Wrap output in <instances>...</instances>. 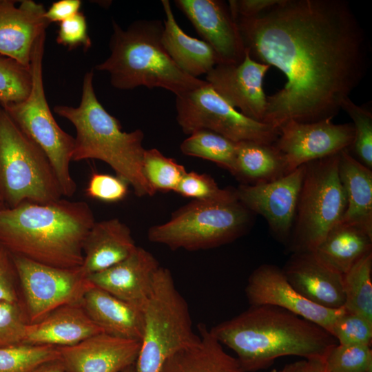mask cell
Listing matches in <instances>:
<instances>
[{
	"label": "cell",
	"instance_id": "1",
	"mask_svg": "<svg viewBox=\"0 0 372 372\" xmlns=\"http://www.w3.org/2000/svg\"><path fill=\"white\" fill-rule=\"evenodd\" d=\"M249 56L286 83L267 96L263 123L333 118L370 64L365 32L344 0H280L259 15L236 18Z\"/></svg>",
	"mask_w": 372,
	"mask_h": 372
},
{
	"label": "cell",
	"instance_id": "2",
	"mask_svg": "<svg viewBox=\"0 0 372 372\" xmlns=\"http://www.w3.org/2000/svg\"><path fill=\"white\" fill-rule=\"evenodd\" d=\"M222 344L235 352L247 372L266 369L280 357L324 359L338 344L320 326L273 305H250L246 311L209 329Z\"/></svg>",
	"mask_w": 372,
	"mask_h": 372
},
{
	"label": "cell",
	"instance_id": "3",
	"mask_svg": "<svg viewBox=\"0 0 372 372\" xmlns=\"http://www.w3.org/2000/svg\"><path fill=\"white\" fill-rule=\"evenodd\" d=\"M95 222L84 201L24 202L0 210V244L13 255L76 268L83 264V241Z\"/></svg>",
	"mask_w": 372,
	"mask_h": 372
},
{
	"label": "cell",
	"instance_id": "4",
	"mask_svg": "<svg viewBox=\"0 0 372 372\" xmlns=\"http://www.w3.org/2000/svg\"><path fill=\"white\" fill-rule=\"evenodd\" d=\"M94 70L84 75L77 107L56 105L54 111L76 130L72 161L97 159L110 165L138 197L153 196L156 191L145 179L142 163L145 149L141 130H122L119 121L99 101L93 85Z\"/></svg>",
	"mask_w": 372,
	"mask_h": 372
},
{
	"label": "cell",
	"instance_id": "5",
	"mask_svg": "<svg viewBox=\"0 0 372 372\" xmlns=\"http://www.w3.org/2000/svg\"><path fill=\"white\" fill-rule=\"evenodd\" d=\"M112 25L110 54L94 69L107 72L114 87H161L176 96L207 83L184 72L167 54L162 43L161 21L140 19L124 30L112 20Z\"/></svg>",
	"mask_w": 372,
	"mask_h": 372
},
{
	"label": "cell",
	"instance_id": "6",
	"mask_svg": "<svg viewBox=\"0 0 372 372\" xmlns=\"http://www.w3.org/2000/svg\"><path fill=\"white\" fill-rule=\"evenodd\" d=\"M0 196L6 207L24 202L48 203L63 192L43 149L0 105Z\"/></svg>",
	"mask_w": 372,
	"mask_h": 372
},
{
	"label": "cell",
	"instance_id": "7",
	"mask_svg": "<svg viewBox=\"0 0 372 372\" xmlns=\"http://www.w3.org/2000/svg\"><path fill=\"white\" fill-rule=\"evenodd\" d=\"M254 215L238 200H194L174 212L167 222L150 227L147 238L173 250L214 248L244 235L253 225Z\"/></svg>",
	"mask_w": 372,
	"mask_h": 372
},
{
	"label": "cell",
	"instance_id": "8",
	"mask_svg": "<svg viewBox=\"0 0 372 372\" xmlns=\"http://www.w3.org/2000/svg\"><path fill=\"white\" fill-rule=\"evenodd\" d=\"M143 331L135 372H160L165 360L198 336L192 329L187 303L169 269L160 267L143 309Z\"/></svg>",
	"mask_w": 372,
	"mask_h": 372
},
{
	"label": "cell",
	"instance_id": "9",
	"mask_svg": "<svg viewBox=\"0 0 372 372\" xmlns=\"http://www.w3.org/2000/svg\"><path fill=\"white\" fill-rule=\"evenodd\" d=\"M339 154L305 164L294 223L287 247L313 251L342 218L347 207L338 175Z\"/></svg>",
	"mask_w": 372,
	"mask_h": 372
},
{
	"label": "cell",
	"instance_id": "10",
	"mask_svg": "<svg viewBox=\"0 0 372 372\" xmlns=\"http://www.w3.org/2000/svg\"><path fill=\"white\" fill-rule=\"evenodd\" d=\"M46 32L34 44L31 61L32 87L28 96L18 103L2 106L16 125L48 157L63 196L72 197L76 184L70 172L74 138L61 128L54 118L44 90L43 59Z\"/></svg>",
	"mask_w": 372,
	"mask_h": 372
},
{
	"label": "cell",
	"instance_id": "11",
	"mask_svg": "<svg viewBox=\"0 0 372 372\" xmlns=\"http://www.w3.org/2000/svg\"><path fill=\"white\" fill-rule=\"evenodd\" d=\"M176 121L183 132L190 135L206 130L235 143L254 141L273 145L279 128L253 120L230 105L207 82L176 96Z\"/></svg>",
	"mask_w": 372,
	"mask_h": 372
},
{
	"label": "cell",
	"instance_id": "12",
	"mask_svg": "<svg viewBox=\"0 0 372 372\" xmlns=\"http://www.w3.org/2000/svg\"><path fill=\"white\" fill-rule=\"evenodd\" d=\"M21 302L29 323L40 321L56 309L81 302L93 285L81 266L60 268L12 254Z\"/></svg>",
	"mask_w": 372,
	"mask_h": 372
},
{
	"label": "cell",
	"instance_id": "13",
	"mask_svg": "<svg viewBox=\"0 0 372 372\" xmlns=\"http://www.w3.org/2000/svg\"><path fill=\"white\" fill-rule=\"evenodd\" d=\"M279 131L273 145L284 156L289 173L309 162L349 150L355 136L352 123L335 124L332 118L311 123L290 120Z\"/></svg>",
	"mask_w": 372,
	"mask_h": 372
},
{
	"label": "cell",
	"instance_id": "14",
	"mask_svg": "<svg viewBox=\"0 0 372 372\" xmlns=\"http://www.w3.org/2000/svg\"><path fill=\"white\" fill-rule=\"evenodd\" d=\"M304 172L305 164L277 180L241 184L235 189L238 201L262 216L274 237L285 245L291 234Z\"/></svg>",
	"mask_w": 372,
	"mask_h": 372
},
{
	"label": "cell",
	"instance_id": "15",
	"mask_svg": "<svg viewBox=\"0 0 372 372\" xmlns=\"http://www.w3.org/2000/svg\"><path fill=\"white\" fill-rule=\"evenodd\" d=\"M245 294L250 305H273L285 309L320 326L331 333L336 318L344 307L331 309L304 298L287 280L281 268L262 264L248 278Z\"/></svg>",
	"mask_w": 372,
	"mask_h": 372
},
{
	"label": "cell",
	"instance_id": "16",
	"mask_svg": "<svg viewBox=\"0 0 372 372\" xmlns=\"http://www.w3.org/2000/svg\"><path fill=\"white\" fill-rule=\"evenodd\" d=\"M270 66L254 60L245 49L239 63H220L211 69L205 80L214 91L240 113L263 123L267 96L262 87Z\"/></svg>",
	"mask_w": 372,
	"mask_h": 372
},
{
	"label": "cell",
	"instance_id": "17",
	"mask_svg": "<svg viewBox=\"0 0 372 372\" xmlns=\"http://www.w3.org/2000/svg\"><path fill=\"white\" fill-rule=\"evenodd\" d=\"M196 32L209 44L221 63H239L245 54V45L228 3L220 0H176Z\"/></svg>",
	"mask_w": 372,
	"mask_h": 372
},
{
	"label": "cell",
	"instance_id": "18",
	"mask_svg": "<svg viewBox=\"0 0 372 372\" xmlns=\"http://www.w3.org/2000/svg\"><path fill=\"white\" fill-rule=\"evenodd\" d=\"M140 345L138 340L101 333L57 348L59 361L68 372H123L135 364Z\"/></svg>",
	"mask_w": 372,
	"mask_h": 372
},
{
	"label": "cell",
	"instance_id": "19",
	"mask_svg": "<svg viewBox=\"0 0 372 372\" xmlns=\"http://www.w3.org/2000/svg\"><path fill=\"white\" fill-rule=\"evenodd\" d=\"M160 267L149 251L137 246L125 259L87 277L93 285L143 311Z\"/></svg>",
	"mask_w": 372,
	"mask_h": 372
},
{
	"label": "cell",
	"instance_id": "20",
	"mask_svg": "<svg viewBox=\"0 0 372 372\" xmlns=\"http://www.w3.org/2000/svg\"><path fill=\"white\" fill-rule=\"evenodd\" d=\"M0 0V54L30 66L32 50L38 37L50 24L46 9L32 0Z\"/></svg>",
	"mask_w": 372,
	"mask_h": 372
},
{
	"label": "cell",
	"instance_id": "21",
	"mask_svg": "<svg viewBox=\"0 0 372 372\" xmlns=\"http://www.w3.org/2000/svg\"><path fill=\"white\" fill-rule=\"evenodd\" d=\"M282 270L307 300L327 309L344 307L343 275L321 262L312 251L292 253Z\"/></svg>",
	"mask_w": 372,
	"mask_h": 372
},
{
	"label": "cell",
	"instance_id": "22",
	"mask_svg": "<svg viewBox=\"0 0 372 372\" xmlns=\"http://www.w3.org/2000/svg\"><path fill=\"white\" fill-rule=\"evenodd\" d=\"M104 333L89 317L81 303L66 304L37 322L26 326L23 344L66 347Z\"/></svg>",
	"mask_w": 372,
	"mask_h": 372
},
{
	"label": "cell",
	"instance_id": "23",
	"mask_svg": "<svg viewBox=\"0 0 372 372\" xmlns=\"http://www.w3.org/2000/svg\"><path fill=\"white\" fill-rule=\"evenodd\" d=\"M137 246L130 229L118 218L95 222L83 244L81 269L88 276L127 258Z\"/></svg>",
	"mask_w": 372,
	"mask_h": 372
},
{
	"label": "cell",
	"instance_id": "24",
	"mask_svg": "<svg viewBox=\"0 0 372 372\" xmlns=\"http://www.w3.org/2000/svg\"><path fill=\"white\" fill-rule=\"evenodd\" d=\"M81 304L104 333L141 341L143 311L94 285L85 293Z\"/></svg>",
	"mask_w": 372,
	"mask_h": 372
},
{
	"label": "cell",
	"instance_id": "25",
	"mask_svg": "<svg viewBox=\"0 0 372 372\" xmlns=\"http://www.w3.org/2000/svg\"><path fill=\"white\" fill-rule=\"evenodd\" d=\"M161 4L165 14L162 43L178 68L198 79L221 63L220 57L209 44L184 32L174 17L168 0H162Z\"/></svg>",
	"mask_w": 372,
	"mask_h": 372
},
{
	"label": "cell",
	"instance_id": "26",
	"mask_svg": "<svg viewBox=\"0 0 372 372\" xmlns=\"http://www.w3.org/2000/svg\"><path fill=\"white\" fill-rule=\"evenodd\" d=\"M198 338L169 356L160 372H247L204 324H198Z\"/></svg>",
	"mask_w": 372,
	"mask_h": 372
},
{
	"label": "cell",
	"instance_id": "27",
	"mask_svg": "<svg viewBox=\"0 0 372 372\" xmlns=\"http://www.w3.org/2000/svg\"><path fill=\"white\" fill-rule=\"evenodd\" d=\"M338 175L347 200L340 221L372 236V170L344 150L339 155Z\"/></svg>",
	"mask_w": 372,
	"mask_h": 372
},
{
	"label": "cell",
	"instance_id": "28",
	"mask_svg": "<svg viewBox=\"0 0 372 372\" xmlns=\"http://www.w3.org/2000/svg\"><path fill=\"white\" fill-rule=\"evenodd\" d=\"M371 250V235L340 221L312 252L324 265L343 275Z\"/></svg>",
	"mask_w": 372,
	"mask_h": 372
},
{
	"label": "cell",
	"instance_id": "29",
	"mask_svg": "<svg viewBox=\"0 0 372 372\" xmlns=\"http://www.w3.org/2000/svg\"><path fill=\"white\" fill-rule=\"evenodd\" d=\"M289 173L284 156L273 144L254 141L236 143L233 175L242 184L271 182Z\"/></svg>",
	"mask_w": 372,
	"mask_h": 372
},
{
	"label": "cell",
	"instance_id": "30",
	"mask_svg": "<svg viewBox=\"0 0 372 372\" xmlns=\"http://www.w3.org/2000/svg\"><path fill=\"white\" fill-rule=\"evenodd\" d=\"M372 252L343 274L344 309L372 322Z\"/></svg>",
	"mask_w": 372,
	"mask_h": 372
},
{
	"label": "cell",
	"instance_id": "31",
	"mask_svg": "<svg viewBox=\"0 0 372 372\" xmlns=\"http://www.w3.org/2000/svg\"><path fill=\"white\" fill-rule=\"evenodd\" d=\"M183 154L208 160L234 172L236 143L211 131L193 132L180 146Z\"/></svg>",
	"mask_w": 372,
	"mask_h": 372
},
{
	"label": "cell",
	"instance_id": "32",
	"mask_svg": "<svg viewBox=\"0 0 372 372\" xmlns=\"http://www.w3.org/2000/svg\"><path fill=\"white\" fill-rule=\"evenodd\" d=\"M56 347L21 344L0 348V372H34L42 365L59 360Z\"/></svg>",
	"mask_w": 372,
	"mask_h": 372
},
{
	"label": "cell",
	"instance_id": "33",
	"mask_svg": "<svg viewBox=\"0 0 372 372\" xmlns=\"http://www.w3.org/2000/svg\"><path fill=\"white\" fill-rule=\"evenodd\" d=\"M142 171L145 179L156 192H176L187 172L184 166L155 148L145 149Z\"/></svg>",
	"mask_w": 372,
	"mask_h": 372
},
{
	"label": "cell",
	"instance_id": "34",
	"mask_svg": "<svg viewBox=\"0 0 372 372\" xmlns=\"http://www.w3.org/2000/svg\"><path fill=\"white\" fill-rule=\"evenodd\" d=\"M32 87L30 66L0 54V105L25 99Z\"/></svg>",
	"mask_w": 372,
	"mask_h": 372
},
{
	"label": "cell",
	"instance_id": "35",
	"mask_svg": "<svg viewBox=\"0 0 372 372\" xmlns=\"http://www.w3.org/2000/svg\"><path fill=\"white\" fill-rule=\"evenodd\" d=\"M329 372H372V351L368 345L336 344L324 358Z\"/></svg>",
	"mask_w": 372,
	"mask_h": 372
},
{
	"label": "cell",
	"instance_id": "36",
	"mask_svg": "<svg viewBox=\"0 0 372 372\" xmlns=\"http://www.w3.org/2000/svg\"><path fill=\"white\" fill-rule=\"evenodd\" d=\"M175 192L196 200L230 202L238 200L234 189L220 188L209 175L195 172H186Z\"/></svg>",
	"mask_w": 372,
	"mask_h": 372
},
{
	"label": "cell",
	"instance_id": "37",
	"mask_svg": "<svg viewBox=\"0 0 372 372\" xmlns=\"http://www.w3.org/2000/svg\"><path fill=\"white\" fill-rule=\"evenodd\" d=\"M352 118L354 127V141L351 149L359 161L372 169V114L365 107L357 105L350 98L345 99L340 105Z\"/></svg>",
	"mask_w": 372,
	"mask_h": 372
},
{
	"label": "cell",
	"instance_id": "38",
	"mask_svg": "<svg viewBox=\"0 0 372 372\" xmlns=\"http://www.w3.org/2000/svg\"><path fill=\"white\" fill-rule=\"evenodd\" d=\"M331 333L339 344L371 346L372 322L344 309L335 320Z\"/></svg>",
	"mask_w": 372,
	"mask_h": 372
},
{
	"label": "cell",
	"instance_id": "39",
	"mask_svg": "<svg viewBox=\"0 0 372 372\" xmlns=\"http://www.w3.org/2000/svg\"><path fill=\"white\" fill-rule=\"evenodd\" d=\"M28 323L21 301H0V348L23 344Z\"/></svg>",
	"mask_w": 372,
	"mask_h": 372
},
{
	"label": "cell",
	"instance_id": "40",
	"mask_svg": "<svg viewBox=\"0 0 372 372\" xmlns=\"http://www.w3.org/2000/svg\"><path fill=\"white\" fill-rule=\"evenodd\" d=\"M129 184L118 176L94 172L85 190L87 197L105 203L123 200L128 192Z\"/></svg>",
	"mask_w": 372,
	"mask_h": 372
},
{
	"label": "cell",
	"instance_id": "41",
	"mask_svg": "<svg viewBox=\"0 0 372 372\" xmlns=\"http://www.w3.org/2000/svg\"><path fill=\"white\" fill-rule=\"evenodd\" d=\"M56 41L57 43L73 50L83 48L87 51L92 46L87 23L84 14L79 12L74 17L59 23Z\"/></svg>",
	"mask_w": 372,
	"mask_h": 372
},
{
	"label": "cell",
	"instance_id": "42",
	"mask_svg": "<svg viewBox=\"0 0 372 372\" xmlns=\"http://www.w3.org/2000/svg\"><path fill=\"white\" fill-rule=\"evenodd\" d=\"M0 301H21L19 281L12 254L1 244Z\"/></svg>",
	"mask_w": 372,
	"mask_h": 372
},
{
	"label": "cell",
	"instance_id": "43",
	"mask_svg": "<svg viewBox=\"0 0 372 372\" xmlns=\"http://www.w3.org/2000/svg\"><path fill=\"white\" fill-rule=\"evenodd\" d=\"M280 0H230L228 5L233 16L237 17H254L271 6Z\"/></svg>",
	"mask_w": 372,
	"mask_h": 372
},
{
	"label": "cell",
	"instance_id": "44",
	"mask_svg": "<svg viewBox=\"0 0 372 372\" xmlns=\"http://www.w3.org/2000/svg\"><path fill=\"white\" fill-rule=\"evenodd\" d=\"M81 0H59L52 3L45 11V17L49 23H61L80 12Z\"/></svg>",
	"mask_w": 372,
	"mask_h": 372
},
{
	"label": "cell",
	"instance_id": "45",
	"mask_svg": "<svg viewBox=\"0 0 372 372\" xmlns=\"http://www.w3.org/2000/svg\"><path fill=\"white\" fill-rule=\"evenodd\" d=\"M307 360H302L286 364L281 369H273L270 372H307Z\"/></svg>",
	"mask_w": 372,
	"mask_h": 372
},
{
	"label": "cell",
	"instance_id": "46",
	"mask_svg": "<svg viewBox=\"0 0 372 372\" xmlns=\"http://www.w3.org/2000/svg\"><path fill=\"white\" fill-rule=\"evenodd\" d=\"M34 372H68L59 360L45 364Z\"/></svg>",
	"mask_w": 372,
	"mask_h": 372
},
{
	"label": "cell",
	"instance_id": "47",
	"mask_svg": "<svg viewBox=\"0 0 372 372\" xmlns=\"http://www.w3.org/2000/svg\"><path fill=\"white\" fill-rule=\"evenodd\" d=\"M307 372H329L324 364V359L316 358L308 360Z\"/></svg>",
	"mask_w": 372,
	"mask_h": 372
},
{
	"label": "cell",
	"instance_id": "48",
	"mask_svg": "<svg viewBox=\"0 0 372 372\" xmlns=\"http://www.w3.org/2000/svg\"><path fill=\"white\" fill-rule=\"evenodd\" d=\"M123 372H135L134 364L129 366L128 368L125 369Z\"/></svg>",
	"mask_w": 372,
	"mask_h": 372
},
{
	"label": "cell",
	"instance_id": "49",
	"mask_svg": "<svg viewBox=\"0 0 372 372\" xmlns=\"http://www.w3.org/2000/svg\"><path fill=\"white\" fill-rule=\"evenodd\" d=\"M6 207V205L0 196V210Z\"/></svg>",
	"mask_w": 372,
	"mask_h": 372
}]
</instances>
